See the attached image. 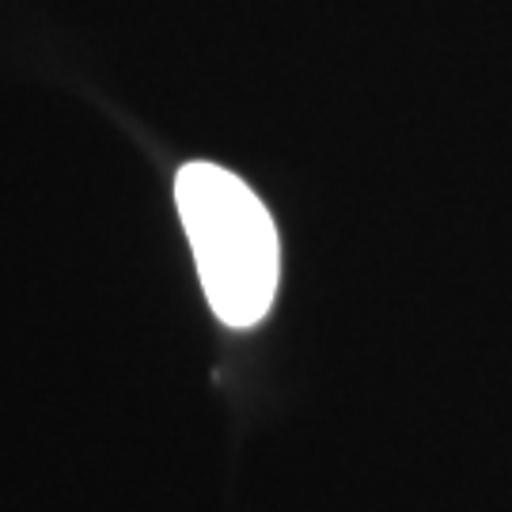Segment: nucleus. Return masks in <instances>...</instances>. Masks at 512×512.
I'll use <instances>...</instances> for the list:
<instances>
[{"instance_id": "nucleus-1", "label": "nucleus", "mask_w": 512, "mask_h": 512, "mask_svg": "<svg viewBox=\"0 0 512 512\" xmlns=\"http://www.w3.org/2000/svg\"><path fill=\"white\" fill-rule=\"evenodd\" d=\"M175 205L217 319L239 330L262 323L281 281V243L262 198L228 167L194 160L175 175Z\"/></svg>"}]
</instances>
